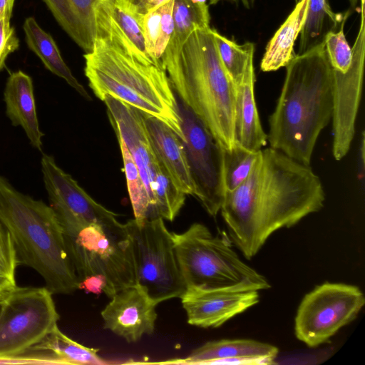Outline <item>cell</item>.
<instances>
[{"instance_id": "35", "label": "cell", "mask_w": 365, "mask_h": 365, "mask_svg": "<svg viewBox=\"0 0 365 365\" xmlns=\"http://www.w3.org/2000/svg\"><path fill=\"white\" fill-rule=\"evenodd\" d=\"M10 20L0 19V71L4 66L8 56L19 48V41L14 29L11 26Z\"/></svg>"}, {"instance_id": "28", "label": "cell", "mask_w": 365, "mask_h": 365, "mask_svg": "<svg viewBox=\"0 0 365 365\" xmlns=\"http://www.w3.org/2000/svg\"><path fill=\"white\" fill-rule=\"evenodd\" d=\"M218 54L222 63L235 84L240 83L253 63L255 44L245 42L238 44L212 29Z\"/></svg>"}, {"instance_id": "1", "label": "cell", "mask_w": 365, "mask_h": 365, "mask_svg": "<svg viewBox=\"0 0 365 365\" xmlns=\"http://www.w3.org/2000/svg\"><path fill=\"white\" fill-rule=\"evenodd\" d=\"M324 200L322 181L309 165L269 147L259 150L249 178L225 192L220 211L231 240L250 259L274 232L319 211Z\"/></svg>"}, {"instance_id": "22", "label": "cell", "mask_w": 365, "mask_h": 365, "mask_svg": "<svg viewBox=\"0 0 365 365\" xmlns=\"http://www.w3.org/2000/svg\"><path fill=\"white\" fill-rule=\"evenodd\" d=\"M56 20L86 53L96 41L93 6L96 0H43Z\"/></svg>"}, {"instance_id": "41", "label": "cell", "mask_w": 365, "mask_h": 365, "mask_svg": "<svg viewBox=\"0 0 365 365\" xmlns=\"http://www.w3.org/2000/svg\"><path fill=\"white\" fill-rule=\"evenodd\" d=\"M1 300H0V308H1Z\"/></svg>"}, {"instance_id": "10", "label": "cell", "mask_w": 365, "mask_h": 365, "mask_svg": "<svg viewBox=\"0 0 365 365\" xmlns=\"http://www.w3.org/2000/svg\"><path fill=\"white\" fill-rule=\"evenodd\" d=\"M365 303L364 294L354 285L325 282L304 296L297 309V338L310 347L334 336L357 316Z\"/></svg>"}, {"instance_id": "13", "label": "cell", "mask_w": 365, "mask_h": 365, "mask_svg": "<svg viewBox=\"0 0 365 365\" xmlns=\"http://www.w3.org/2000/svg\"><path fill=\"white\" fill-rule=\"evenodd\" d=\"M187 322L216 328L259 302V291L248 286L205 289L187 287L180 297Z\"/></svg>"}, {"instance_id": "15", "label": "cell", "mask_w": 365, "mask_h": 365, "mask_svg": "<svg viewBox=\"0 0 365 365\" xmlns=\"http://www.w3.org/2000/svg\"><path fill=\"white\" fill-rule=\"evenodd\" d=\"M41 168L49 205L60 222L78 220L91 223L116 215L94 200L56 164L53 156L43 154Z\"/></svg>"}, {"instance_id": "2", "label": "cell", "mask_w": 365, "mask_h": 365, "mask_svg": "<svg viewBox=\"0 0 365 365\" xmlns=\"http://www.w3.org/2000/svg\"><path fill=\"white\" fill-rule=\"evenodd\" d=\"M274 112L269 118L270 148L309 165L322 130L332 118L331 68L324 42L295 54Z\"/></svg>"}, {"instance_id": "33", "label": "cell", "mask_w": 365, "mask_h": 365, "mask_svg": "<svg viewBox=\"0 0 365 365\" xmlns=\"http://www.w3.org/2000/svg\"><path fill=\"white\" fill-rule=\"evenodd\" d=\"M160 7L140 16V24L147 53L155 63L161 65L155 61V50L160 36Z\"/></svg>"}, {"instance_id": "23", "label": "cell", "mask_w": 365, "mask_h": 365, "mask_svg": "<svg viewBox=\"0 0 365 365\" xmlns=\"http://www.w3.org/2000/svg\"><path fill=\"white\" fill-rule=\"evenodd\" d=\"M309 0H300L267 45L260 63L264 72L286 67L294 55V45L306 23Z\"/></svg>"}, {"instance_id": "17", "label": "cell", "mask_w": 365, "mask_h": 365, "mask_svg": "<svg viewBox=\"0 0 365 365\" xmlns=\"http://www.w3.org/2000/svg\"><path fill=\"white\" fill-rule=\"evenodd\" d=\"M93 11L96 40L108 41L141 61L155 63L146 51L141 15L132 13L118 0H96Z\"/></svg>"}, {"instance_id": "27", "label": "cell", "mask_w": 365, "mask_h": 365, "mask_svg": "<svg viewBox=\"0 0 365 365\" xmlns=\"http://www.w3.org/2000/svg\"><path fill=\"white\" fill-rule=\"evenodd\" d=\"M174 31L168 45L180 46L195 30L210 27L209 5L191 0H174Z\"/></svg>"}, {"instance_id": "24", "label": "cell", "mask_w": 365, "mask_h": 365, "mask_svg": "<svg viewBox=\"0 0 365 365\" xmlns=\"http://www.w3.org/2000/svg\"><path fill=\"white\" fill-rule=\"evenodd\" d=\"M23 29L29 48L38 56L44 66L52 73L65 80L83 97L91 99L84 87L63 61L52 36L38 25L36 19L33 17L27 18Z\"/></svg>"}, {"instance_id": "38", "label": "cell", "mask_w": 365, "mask_h": 365, "mask_svg": "<svg viewBox=\"0 0 365 365\" xmlns=\"http://www.w3.org/2000/svg\"><path fill=\"white\" fill-rule=\"evenodd\" d=\"M359 160H361L360 163L361 165V169L362 170V173L364 172V134L363 133L361 147L359 148Z\"/></svg>"}, {"instance_id": "36", "label": "cell", "mask_w": 365, "mask_h": 365, "mask_svg": "<svg viewBox=\"0 0 365 365\" xmlns=\"http://www.w3.org/2000/svg\"><path fill=\"white\" fill-rule=\"evenodd\" d=\"M125 9L137 15H145L170 0H118Z\"/></svg>"}, {"instance_id": "20", "label": "cell", "mask_w": 365, "mask_h": 365, "mask_svg": "<svg viewBox=\"0 0 365 365\" xmlns=\"http://www.w3.org/2000/svg\"><path fill=\"white\" fill-rule=\"evenodd\" d=\"M6 114L14 126H21L30 144L42 150V138L36 113L32 78L21 71L11 73L4 91Z\"/></svg>"}, {"instance_id": "14", "label": "cell", "mask_w": 365, "mask_h": 365, "mask_svg": "<svg viewBox=\"0 0 365 365\" xmlns=\"http://www.w3.org/2000/svg\"><path fill=\"white\" fill-rule=\"evenodd\" d=\"M110 124L118 138L130 153L145 184L150 205V220L158 218L153 195L154 180L160 163L152 148L143 113L115 98L107 96L103 101Z\"/></svg>"}, {"instance_id": "31", "label": "cell", "mask_w": 365, "mask_h": 365, "mask_svg": "<svg viewBox=\"0 0 365 365\" xmlns=\"http://www.w3.org/2000/svg\"><path fill=\"white\" fill-rule=\"evenodd\" d=\"M20 264L11 236L0 222V300L16 287V272Z\"/></svg>"}, {"instance_id": "25", "label": "cell", "mask_w": 365, "mask_h": 365, "mask_svg": "<svg viewBox=\"0 0 365 365\" xmlns=\"http://www.w3.org/2000/svg\"><path fill=\"white\" fill-rule=\"evenodd\" d=\"M300 0H295L298 2ZM306 23L300 33L298 54L322 43L326 34L338 30L345 24L351 12L336 14L331 9L329 0H309Z\"/></svg>"}, {"instance_id": "32", "label": "cell", "mask_w": 365, "mask_h": 365, "mask_svg": "<svg viewBox=\"0 0 365 365\" xmlns=\"http://www.w3.org/2000/svg\"><path fill=\"white\" fill-rule=\"evenodd\" d=\"M343 24L338 30L328 32L324 45L331 68L339 73H345L352 63V48L348 43Z\"/></svg>"}, {"instance_id": "11", "label": "cell", "mask_w": 365, "mask_h": 365, "mask_svg": "<svg viewBox=\"0 0 365 365\" xmlns=\"http://www.w3.org/2000/svg\"><path fill=\"white\" fill-rule=\"evenodd\" d=\"M182 141L196 196L207 212L215 216L220 210L225 195L223 150L197 115L180 100Z\"/></svg>"}, {"instance_id": "39", "label": "cell", "mask_w": 365, "mask_h": 365, "mask_svg": "<svg viewBox=\"0 0 365 365\" xmlns=\"http://www.w3.org/2000/svg\"><path fill=\"white\" fill-rule=\"evenodd\" d=\"M349 2L350 8L349 11L352 13L356 9L357 4L359 1V0H348Z\"/></svg>"}, {"instance_id": "37", "label": "cell", "mask_w": 365, "mask_h": 365, "mask_svg": "<svg viewBox=\"0 0 365 365\" xmlns=\"http://www.w3.org/2000/svg\"><path fill=\"white\" fill-rule=\"evenodd\" d=\"M15 0H0V19H11Z\"/></svg>"}, {"instance_id": "26", "label": "cell", "mask_w": 365, "mask_h": 365, "mask_svg": "<svg viewBox=\"0 0 365 365\" xmlns=\"http://www.w3.org/2000/svg\"><path fill=\"white\" fill-rule=\"evenodd\" d=\"M31 351H48L62 362L63 365L104 364L106 361L98 352V349L85 346L73 341L56 327Z\"/></svg>"}, {"instance_id": "9", "label": "cell", "mask_w": 365, "mask_h": 365, "mask_svg": "<svg viewBox=\"0 0 365 365\" xmlns=\"http://www.w3.org/2000/svg\"><path fill=\"white\" fill-rule=\"evenodd\" d=\"M52 295L46 287L17 286L1 300L0 357L31 351L58 326Z\"/></svg>"}, {"instance_id": "12", "label": "cell", "mask_w": 365, "mask_h": 365, "mask_svg": "<svg viewBox=\"0 0 365 365\" xmlns=\"http://www.w3.org/2000/svg\"><path fill=\"white\" fill-rule=\"evenodd\" d=\"M365 0H359L361 20L352 48V63L348 71L341 73L331 68L333 96L332 153L340 160L349 151L355 134V123L359 108L364 67Z\"/></svg>"}, {"instance_id": "30", "label": "cell", "mask_w": 365, "mask_h": 365, "mask_svg": "<svg viewBox=\"0 0 365 365\" xmlns=\"http://www.w3.org/2000/svg\"><path fill=\"white\" fill-rule=\"evenodd\" d=\"M259 151H251L237 145L223 150V183L225 192L232 191L250 176L256 164Z\"/></svg>"}, {"instance_id": "6", "label": "cell", "mask_w": 365, "mask_h": 365, "mask_svg": "<svg viewBox=\"0 0 365 365\" xmlns=\"http://www.w3.org/2000/svg\"><path fill=\"white\" fill-rule=\"evenodd\" d=\"M61 225L79 283L100 277L109 298L137 284L131 240L117 215L91 223L74 220Z\"/></svg>"}, {"instance_id": "5", "label": "cell", "mask_w": 365, "mask_h": 365, "mask_svg": "<svg viewBox=\"0 0 365 365\" xmlns=\"http://www.w3.org/2000/svg\"><path fill=\"white\" fill-rule=\"evenodd\" d=\"M84 58L85 75L98 98L123 101L165 123L184 140L177 96L161 65L141 61L103 39L96 40Z\"/></svg>"}, {"instance_id": "3", "label": "cell", "mask_w": 365, "mask_h": 365, "mask_svg": "<svg viewBox=\"0 0 365 365\" xmlns=\"http://www.w3.org/2000/svg\"><path fill=\"white\" fill-rule=\"evenodd\" d=\"M160 63L176 96L222 150H232L235 84L220 58L212 29L193 31L180 46L168 45Z\"/></svg>"}, {"instance_id": "16", "label": "cell", "mask_w": 365, "mask_h": 365, "mask_svg": "<svg viewBox=\"0 0 365 365\" xmlns=\"http://www.w3.org/2000/svg\"><path fill=\"white\" fill-rule=\"evenodd\" d=\"M101 311L103 327L129 343L150 334L157 319L156 303L138 285L115 293Z\"/></svg>"}, {"instance_id": "34", "label": "cell", "mask_w": 365, "mask_h": 365, "mask_svg": "<svg viewBox=\"0 0 365 365\" xmlns=\"http://www.w3.org/2000/svg\"><path fill=\"white\" fill-rule=\"evenodd\" d=\"M174 0H170L160 6L161 19L160 36L155 50V61L159 63L174 31L173 11Z\"/></svg>"}, {"instance_id": "40", "label": "cell", "mask_w": 365, "mask_h": 365, "mask_svg": "<svg viewBox=\"0 0 365 365\" xmlns=\"http://www.w3.org/2000/svg\"><path fill=\"white\" fill-rule=\"evenodd\" d=\"M236 2L242 3L245 7H251L255 1V0H232Z\"/></svg>"}, {"instance_id": "4", "label": "cell", "mask_w": 365, "mask_h": 365, "mask_svg": "<svg viewBox=\"0 0 365 365\" xmlns=\"http://www.w3.org/2000/svg\"><path fill=\"white\" fill-rule=\"evenodd\" d=\"M0 222L9 232L20 264L34 269L53 294L79 289L63 228L50 205L17 190L0 175Z\"/></svg>"}, {"instance_id": "29", "label": "cell", "mask_w": 365, "mask_h": 365, "mask_svg": "<svg viewBox=\"0 0 365 365\" xmlns=\"http://www.w3.org/2000/svg\"><path fill=\"white\" fill-rule=\"evenodd\" d=\"M118 141L123 161V170L134 219L138 221L150 220V205L145 184L126 145L121 139L118 138Z\"/></svg>"}, {"instance_id": "7", "label": "cell", "mask_w": 365, "mask_h": 365, "mask_svg": "<svg viewBox=\"0 0 365 365\" xmlns=\"http://www.w3.org/2000/svg\"><path fill=\"white\" fill-rule=\"evenodd\" d=\"M175 254L186 287L248 286L267 289V279L240 259L226 236L214 235L201 223L173 233Z\"/></svg>"}, {"instance_id": "21", "label": "cell", "mask_w": 365, "mask_h": 365, "mask_svg": "<svg viewBox=\"0 0 365 365\" xmlns=\"http://www.w3.org/2000/svg\"><path fill=\"white\" fill-rule=\"evenodd\" d=\"M255 78L253 63L242 78L235 84L234 137L235 145L251 151H259L267 145V134L259 120L255 98Z\"/></svg>"}, {"instance_id": "18", "label": "cell", "mask_w": 365, "mask_h": 365, "mask_svg": "<svg viewBox=\"0 0 365 365\" xmlns=\"http://www.w3.org/2000/svg\"><path fill=\"white\" fill-rule=\"evenodd\" d=\"M278 349L247 339L206 342L183 359L163 362L176 364L269 365L274 364Z\"/></svg>"}, {"instance_id": "19", "label": "cell", "mask_w": 365, "mask_h": 365, "mask_svg": "<svg viewBox=\"0 0 365 365\" xmlns=\"http://www.w3.org/2000/svg\"><path fill=\"white\" fill-rule=\"evenodd\" d=\"M143 116L153 151L169 178L181 192L195 197L196 187L182 140L165 123Z\"/></svg>"}, {"instance_id": "8", "label": "cell", "mask_w": 365, "mask_h": 365, "mask_svg": "<svg viewBox=\"0 0 365 365\" xmlns=\"http://www.w3.org/2000/svg\"><path fill=\"white\" fill-rule=\"evenodd\" d=\"M125 225L132 243L137 285L158 304L180 298L187 287L178 262L173 232L164 220L133 219Z\"/></svg>"}]
</instances>
